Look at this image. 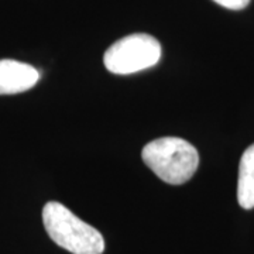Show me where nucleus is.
<instances>
[{
  "label": "nucleus",
  "mask_w": 254,
  "mask_h": 254,
  "mask_svg": "<svg viewBox=\"0 0 254 254\" xmlns=\"http://www.w3.org/2000/svg\"><path fill=\"white\" fill-rule=\"evenodd\" d=\"M141 158L160 180L171 185L190 181L199 165L198 150L180 137H161L150 141L144 145Z\"/></svg>",
  "instance_id": "obj_1"
},
{
  "label": "nucleus",
  "mask_w": 254,
  "mask_h": 254,
  "mask_svg": "<svg viewBox=\"0 0 254 254\" xmlns=\"http://www.w3.org/2000/svg\"><path fill=\"white\" fill-rule=\"evenodd\" d=\"M43 223L50 239L69 253L102 254L105 252V240L100 232L60 202L51 200L44 206Z\"/></svg>",
  "instance_id": "obj_2"
},
{
  "label": "nucleus",
  "mask_w": 254,
  "mask_h": 254,
  "mask_svg": "<svg viewBox=\"0 0 254 254\" xmlns=\"http://www.w3.org/2000/svg\"><path fill=\"white\" fill-rule=\"evenodd\" d=\"M161 58L158 40L145 33L123 37L108 48L103 57L106 69L116 75H130L154 66Z\"/></svg>",
  "instance_id": "obj_3"
},
{
  "label": "nucleus",
  "mask_w": 254,
  "mask_h": 254,
  "mask_svg": "<svg viewBox=\"0 0 254 254\" xmlns=\"http://www.w3.org/2000/svg\"><path fill=\"white\" fill-rule=\"evenodd\" d=\"M40 79L34 66L14 60H0V95H16L33 86Z\"/></svg>",
  "instance_id": "obj_4"
},
{
  "label": "nucleus",
  "mask_w": 254,
  "mask_h": 254,
  "mask_svg": "<svg viewBox=\"0 0 254 254\" xmlns=\"http://www.w3.org/2000/svg\"><path fill=\"white\" fill-rule=\"evenodd\" d=\"M237 200L243 209L254 208V144L246 148L239 164Z\"/></svg>",
  "instance_id": "obj_5"
},
{
  "label": "nucleus",
  "mask_w": 254,
  "mask_h": 254,
  "mask_svg": "<svg viewBox=\"0 0 254 254\" xmlns=\"http://www.w3.org/2000/svg\"><path fill=\"white\" fill-rule=\"evenodd\" d=\"M219 6L229 10H243L250 4L252 0H213Z\"/></svg>",
  "instance_id": "obj_6"
}]
</instances>
